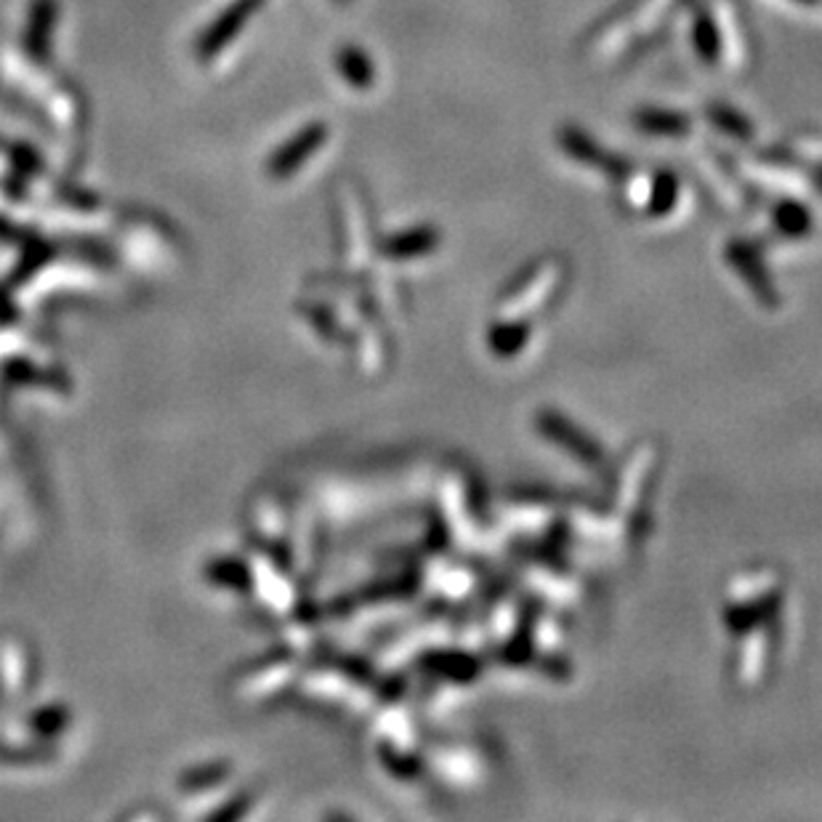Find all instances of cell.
I'll return each mask as SVG.
<instances>
[{"label":"cell","instance_id":"cell-1","mask_svg":"<svg viewBox=\"0 0 822 822\" xmlns=\"http://www.w3.org/2000/svg\"><path fill=\"white\" fill-rule=\"evenodd\" d=\"M264 3L266 0H232L229 5H224L222 14L202 29L198 43H195V53H198L200 62L216 59L242 33V27L253 20L256 11Z\"/></svg>","mask_w":822,"mask_h":822},{"label":"cell","instance_id":"cell-2","mask_svg":"<svg viewBox=\"0 0 822 822\" xmlns=\"http://www.w3.org/2000/svg\"><path fill=\"white\" fill-rule=\"evenodd\" d=\"M327 141V125L325 123H309L303 125L301 130H296L290 139H285L283 145L277 147L266 160V171L274 178H288L294 176L296 171L303 169L312 154H317L323 150V145Z\"/></svg>","mask_w":822,"mask_h":822},{"label":"cell","instance_id":"cell-3","mask_svg":"<svg viewBox=\"0 0 822 822\" xmlns=\"http://www.w3.org/2000/svg\"><path fill=\"white\" fill-rule=\"evenodd\" d=\"M57 16H59L57 0H33V3H29L22 46H25L27 57L33 59L35 64L49 62L51 46H53V29H57Z\"/></svg>","mask_w":822,"mask_h":822},{"label":"cell","instance_id":"cell-4","mask_svg":"<svg viewBox=\"0 0 822 822\" xmlns=\"http://www.w3.org/2000/svg\"><path fill=\"white\" fill-rule=\"evenodd\" d=\"M336 67L344 80H347L351 88H357V91H368L375 83V67L371 57H368L365 49H360V46H341L336 53Z\"/></svg>","mask_w":822,"mask_h":822},{"label":"cell","instance_id":"cell-5","mask_svg":"<svg viewBox=\"0 0 822 822\" xmlns=\"http://www.w3.org/2000/svg\"><path fill=\"white\" fill-rule=\"evenodd\" d=\"M639 125L645 130H649V134H669V136L684 134V130L689 128L687 117L684 115H676V112H655V110L642 112Z\"/></svg>","mask_w":822,"mask_h":822},{"label":"cell","instance_id":"cell-6","mask_svg":"<svg viewBox=\"0 0 822 822\" xmlns=\"http://www.w3.org/2000/svg\"><path fill=\"white\" fill-rule=\"evenodd\" d=\"M695 46H698L702 59H708V62H713L719 57V51H722V40H719L717 27H713V22L708 16H700L695 22Z\"/></svg>","mask_w":822,"mask_h":822},{"label":"cell","instance_id":"cell-7","mask_svg":"<svg viewBox=\"0 0 822 822\" xmlns=\"http://www.w3.org/2000/svg\"><path fill=\"white\" fill-rule=\"evenodd\" d=\"M711 117H713V123L719 125V128L726 130V134H732V136H748L750 134L748 125L743 123L746 117H740L737 112L726 110V107H713Z\"/></svg>","mask_w":822,"mask_h":822},{"label":"cell","instance_id":"cell-8","mask_svg":"<svg viewBox=\"0 0 822 822\" xmlns=\"http://www.w3.org/2000/svg\"><path fill=\"white\" fill-rule=\"evenodd\" d=\"M333 3H349V0H333Z\"/></svg>","mask_w":822,"mask_h":822},{"label":"cell","instance_id":"cell-9","mask_svg":"<svg viewBox=\"0 0 822 822\" xmlns=\"http://www.w3.org/2000/svg\"><path fill=\"white\" fill-rule=\"evenodd\" d=\"M801 3H814V0H801Z\"/></svg>","mask_w":822,"mask_h":822}]
</instances>
